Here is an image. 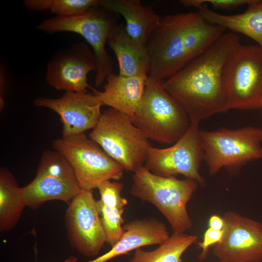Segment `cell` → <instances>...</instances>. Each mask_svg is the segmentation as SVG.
I'll return each mask as SVG.
<instances>
[{
    "instance_id": "obj_1",
    "label": "cell",
    "mask_w": 262,
    "mask_h": 262,
    "mask_svg": "<svg viewBox=\"0 0 262 262\" xmlns=\"http://www.w3.org/2000/svg\"><path fill=\"white\" fill-rule=\"evenodd\" d=\"M233 32L225 33L199 56L164 82L190 123L198 124L228 110L223 86L227 62L240 44Z\"/></svg>"
},
{
    "instance_id": "obj_2",
    "label": "cell",
    "mask_w": 262,
    "mask_h": 262,
    "mask_svg": "<svg viewBox=\"0 0 262 262\" xmlns=\"http://www.w3.org/2000/svg\"><path fill=\"white\" fill-rule=\"evenodd\" d=\"M226 29L197 12L167 15L149 36L148 77L164 81L179 72L217 40Z\"/></svg>"
},
{
    "instance_id": "obj_3",
    "label": "cell",
    "mask_w": 262,
    "mask_h": 262,
    "mask_svg": "<svg viewBox=\"0 0 262 262\" xmlns=\"http://www.w3.org/2000/svg\"><path fill=\"white\" fill-rule=\"evenodd\" d=\"M164 82L147 77L132 121L148 140L171 145L185 133L191 123L182 107L164 89Z\"/></svg>"
},
{
    "instance_id": "obj_4",
    "label": "cell",
    "mask_w": 262,
    "mask_h": 262,
    "mask_svg": "<svg viewBox=\"0 0 262 262\" xmlns=\"http://www.w3.org/2000/svg\"><path fill=\"white\" fill-rule=\"evenodd\" d=\"M196 188L192 180L158 176L142 165L133 172L130 193L155 206L174 233H183L192 225L186 206Z\"/></svg>"
},
{
    "instance_id": "obj_5",
    "label": "cell",
    "mask_w": 262,
    "mask_h": 262,
    "mask_svg": "<svg viewBox=\"0 0 262 262\" xmlns=\"http://www.w3.org/2000/svg\"><path fill=\"white\" fill-rule=\"evenodd\" d=\"M89 137L127 171L144 165L151 146L130 116L112 108L102 113Z\"/></svg>"
},
{
    "instance_id": "obj_6",
    "label": "cell",
    "mask_w": 262,
    "mask_h": 262,
    "mask_svg": "<svg viewBox=\"0 0 262 262\" xmlns=\"http://www.w3.org/2000/svg\"><path fill=\"white\" fill-rule=\"evenodd\" d=\"M228 110L262 108V49L240 44L231 54L223 74Z\"/></svg>"
},
{
    "instance_id": "obj_7",
    "label": "cell",
    "mask_w": 262,
    "mask_h": 262,
    "mask_svg": "<svg viewBox=\"0 0 262 262\" xmlns=\"http://www.w3.org/2000/svg\"><path fill=\"white\" fill-rule=\"evenodd\" d=\"M203 161L211 175L223 167L236 168L262 159V129L247 126L232 130H200Z\"/></svg>"
},
{
    "instance_id": "obj_8",
    "label": "cell",
    "mask_w": 262,
    "mask_h": 262,
    "mask_svg": "<svg viewBox=\"0 0 262 262\" xmlns=\"http://www.w3.org/2000/svg\"><path fill=\"white\" fill-rule=\"evenodd\" d=\"M52 147L70 164L82 190H93L104 181L123 177L122 166L84 133L57 139Z\"/></svg>"
},
{
    "instance_id": "obj_9",
    "label": "cell",
    "mask_w": 262,
    "mask_h": 262,
    "mask_svg": "<svg viewBox=\"0 0 262 262\" xmlns=\"http://www.w3.org/2000/svg\"><path fill=\"white\" fill-rule=\"evenodd\" d=\"M110 12L93 8L81 16H55L46 19L36 26L37 30L46 33L72 32L85 39L91 46L96 60V87L100 86L113 72V60L105 45L117 24Z\"/></svg>"
},
{
    "instance_id": "obj_10",
    "label": "cell",
    "mask_w": 262,
    "mask_h": 262,
    "mask_svg": "<svg viewBox=\"0 0 262 262\" xmlns=\"http://www.w3.org/2000/svg\"><path fill=\"white\" fill-rule=\"evenodd\" d=\"M81 190L70 164L53 149L43 152L35 178L21 194L25 207L36 208L53 200L68 204Z\"/></svg>"
},
{
    "instance_id": "obj_11",
    "label": "cell",
    "mask_w": 262,
    "mask_h": 262,
    "mask_svg": "<svg viewBox=\"0 0 262 262\" xmlns=\"http://www.w3.org/2000/svg\"><path fill=\"white\" fill-rule=\"evenodd\" d=\"M203 149L198 124L191 123L185 133L171 146L149 147L144 166L152 173L165 177L182 175L200 185L205 181L199 168Z\"/></svg>"
},
{
    "instance_id": "obj_12",
    "label": "cell",
    "mask_w": 262,
    "mask_h": 262,
    "mask_svg": "<svg viewBox=\"0 0 262 262\" xmlns=\"http://www.w3.org/2000/svg\"><path fill=\"white\" fill-rule=\"evenodd\" d=\"M67 204L66 224L71 245L84 256L98 255L106 238L93 190H81Z\"/></svg>"
},
{
    "instance_id": "obj_13",
    "label": "cell",
    "mask_w": 262,
    "mask_h": 262,
    "mask_svg": "<svg viewBox=\"0 0 262 262\" xmlns=\"http://www.w3.org/2000/svg\"><path fill=\"white\" fill-rule=\"evenodd\" d=\"M223 219V236L213 251L219 262H261L262 223L232 212Z\"/></svg>"
},
{
    "instance_id": "obj_14",
    "label": "cell",
    "mask_w": 262,
    "mask_h": 262,
    "mask_svg": "<svg viewBox=\"0 0 262 262\" xmlns=\"http://www.w3.org/2000/svg\"><path fill=\"white\" fill-rule=\"evenodd\" d=\"M97 70L94 53L85 44H75L57 53L47 65L46 80L48 84L59 90L87 93L93 90L87 76Z\"/></svg>"
},
{
    "instance_id": "obj_15",
    "label": "cell",
    "mask_w": 262,
    "mask_h": 262,
    "mask_svg": "<svg viewBox=\"0 0 262 262\" xmlns=\"http://www.w3.org/2000/svg\"><path fill=\"white\" fill-rule=\"evenodd\" d=\"M33 104L49 109L59 115L63 125V137L92 130L101 115L100 109L103 106L95 94L73 91H66L57 98L39 97Z\"/></svg>"
},
{
    "instance_id": "obj_16",
    "label": "cell",
    "mask_w": 262,
    "mask_h": 262,
    "mask_svg": "<svg viewBox=\"0 0 262 262\" xmlns=\"http://www.w3.org/2000/svg\"><path fill=\"white\" fill-rule=\"evenodd\" d=\"M123 228V235L109 251L88 262H107L144 246L160 245L170 236L165 224L153 217L136 219Z\"/></svg>"
},
{
    "instance_id": "obj_17",
    "label": "cell",
    "mask_w": 262,
    "mask_h": 262,
    "mask_svg": "<svg viewBox=\"0 0 262 262\" xmlns=\"http://www.w3.org/2000/svg\"><path fill=\"white\" fill-rule=\"evenodd\" d=\"M147 77H125L112 73L106 79L103 91L95 89L94 94L103 105L122 112L132 120L143 98Z\"/></svg>"
},
{
    "instance_id": "obj_18",
    "label": "cell",
    "mask_w": 262,
    "mask_h": 262,
    "mask_svg": "<svg viewBox=\"0 0 262 262\" xmlns=\"http://www.w3.org/2000/svg\"><path fill=\"white\" fill-rule=\"evenodd\" d=\"M107 44L117 58L119 75L147 77L150 64L147 46L131 37L125 26L117 25L109 35Z\"/></svg>"
},
{
    "instance_id": "obj_19",
    "label": "cell",
    "mask_w": 262,
    "mask_h": 262,
    "mask_svg": "<svg viewBox=\"0 0 262 262\" xmlns=\"http://www.w3.org/2000/svg\"><path fill=\"white\" fill-rule=\"evenodd\" d=\"M100 6L122 15L128 34L145 45L162 18L151 6L144 5L139 0H101Z\"/></svg>"
},
{
    "instance_id": "obj_20",
    "label": "cell",
    "mask_w": 262,
    "mask_h": 262,
    "mask_svg": "<svg viewBox=\"0 0 262 262\" xmlns=\"http://www.w3.org/2000/svg\"><path fill=\"white\" fill-rule=\"evenodd\" d=\"M198 12L208 22L252 39L262 49V0H257L248 5L244 13L223 15L208 8L205 4L197 8Z\"/></svg>"
},
{
    "instance_id": "obj_21",
    "label": "cell",
    "mask_w": 262,
    "mask_h": 262,
    "mask_svg": "<svg viewBox=\"0 0 262 262\" xmlns=\"http://www.w3.org/2000/svg\"><path fill=\"white\" fill-rule=\"evenodd\" d=\"M25 207L14 175L6 168L0 169V230L7 231L19 221Z\"/></svg>"
},
{
    "instance_id": "obj_22",
    "label": "cell",
    "mask_w": 262,
    "mask_h": 262,
    "mask_svg": "<svg viewBox=\"0 0 262 262\" xmlns=\"http://www.w3.org/2000/svg\"><path fill=\"white\" fill-rule=\"evenodd\" d=\"M196 240V235L173 232L166 241L154 250L136 249L128 262H181L183 253Z\"/></svg>"
},
{
    "instance_id": "obj_23",
    "label": "cell",
    "mask_w": 262,
    "mask_h": 262,
    "mask_svg": "<svg viewBox=\"0 0 262 262\" xmlns=\"http://www.w3.org/2000/svg\"><path fill=\"white\" fill-rule=\"evenodd\" d=\"M102 225L105 234L106 243L112 247L120 239L124 230L122 224L124 222L122 214L124 209L113 208L97 201Z\"/></svg>"
},
{
    "instance_id": "obj_24",
    "label": "cell",
    "mask_w": 262,
    "mask_h": 262,
    "mask_svg": "<svg viewBox=\"0 0 262 262\" xmlns=\"http://www.w3.org/2000/svg\"><path fill=\"white\" fill-rule=\"evenodd\" d=\"M100 3L101 0H53L50 11L56 16L73 17L100 6Z\"/></svg>"
},
{
    "instance_id": "obj_25",
    "label": "cell",
    "mask_w": 262,
    "mask_h": 262,
    "mask_svg": "<svg viewBox=\"0 0 262 262\" xmlns=\"http://www.w3.org/2000/svg\"><path fill=\"white\" fill-rule=\"evenodd\" d=\"M107 180L98 187L100 196V201L104 205L113 208L124 209L128 204L127 199L121 196L123 188L122 183Z\"/></svg>"
},
{
    "instance_id": "obj_26",
    "label": "cell",
    "mask_w": 262,
    "mask_h": 262,
    "mask_svg": "<svg viewBox=\"0 0 262 262\" xmlns=\"http://www.w3.org/2000/svg\"><path fill=\"white\" fill-rule=\"evenodd\" d=\"M257 0H181L180 2L186 7L199 8L205 3L215 9L229 10L245 5H249Z\"/></svg>"
},
{
    "instance_id": "obj_27",
    "label": "cell",
    "mask_w": 262,
    "mask_h": 262,
    "mask_svg": "<svg viewBox=\"0 0 262 262\" xmlns=\"http://www.w3.org/2000/svg\"><path fill=\"white\" fill-rule=\"evenodd\" d=\"M223 234V229L219 230L209 228L206 230L202 242L197 244L199 247L202 249V252L199 255L201 259L206 257L210 246L213 245L217 244L221 241Z\"/></svg>"
},
{
    "instance_id": "obj_28",
    "label": "cell",
    "mask_w": 262,
    "mask_h": 262,
    "mask_svg": "<svg viewBox=\"0 0 262 262\" xmlns=\"http://www.w3.org/2000/svg\"><path fill=\"white\" fill-rule=\"evenodd\" d=\"M53 0H25L23 3L27 9L36 11H43L51 9Z\"/></svg>"
},
{
    "instance_id": "obj_29",
    "label": "cell",
    "mask_w": 262,
    "mask_h": 262,
    "mask_svg": "<svg viewBox=\"0 0 262 262\" xmlns=\"http://www.w3.org/2000/svg\"><path fill=\"white\" fill-rule=\"evenodd\" d=\"M209 228L212 229L222 230L224 225L223 217L216 215H212L209 219Z\"/></svg>"
},
{
    "instance_id": "obj_30",
    "label": "cell",
    "mask_w": 262,
    "mask_h": 262,
    "mask_svg": "<svg viewBox=\"0 0 262 262\" xmlns=\"http://www.w3.org/2000/svg\"><path fill=\"white\" fill-rule=\"evenodd\" d=\"M64 262H77V258L74 256H70Z\"/></svg>"
},
{
    "instance_id": "obj_31",
    "label": "cell",
    "mask_w": 262,
    "mask_h": 262,
    "mask_svg": "<svg viewBox=\"0 0 262 262\" xmlns=\"http://www.w3.org/2000/svg\"><path fill=\"white\" fill-rule=\"evenodd\" d=\"M261 117L262 118V109H261Z\"/></svg>"
},
{
    "instance_id": "obj_32",
    "label": "cell",
    "mask_w": 262,
    "mask_h": 262,
    "mask_svg": "<svg viewBox=\"0 0 262 262\" xmlns=\"http://www.w3.org/2000/svg\"><path fill=\"white\" fill-rule=\"evenodd\" d=\"M112 262H115V261H112Z\"/></svg>"
}]
</instances>
